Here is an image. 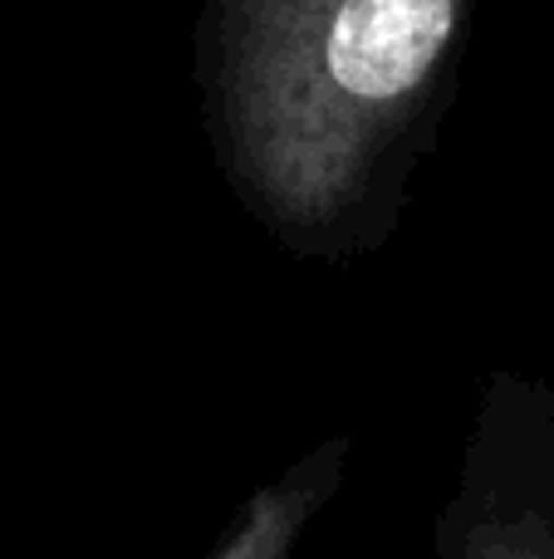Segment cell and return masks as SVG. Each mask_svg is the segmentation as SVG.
Returning <instances> with one entry per match:
<instances>
[{
	"mask_svg": "<svg viewBox=\"0 0 554 559\" xmlns=\"http://www.w3.org/2000/svg\"><path fill=\"white\" fill-rule=\"evenodd\" d=\"M344 456H349V442L334 437L320 452L300 456L285 476L265 481L261 491L236 511L231 531L221 535L212 559H294L300 535L310 531V521L324 511V501L339 491Z\"/></svg>",
	"mask_w": 554,
	"mask_h": 559,
	"instance_id": "cell-3",
	"label": "cell"
},
{
	"mask_svg": "<svg viewBox=\"0 0 554 559\" xmlns=\"http://www.w3.org/2000/svg\"><path fill=\"white\" fill-rule=\"evenodd\" d=\"M437 559H554V452L535 476H506L486 472L477 447V472L467 466L442 515Z\"/></svg>",
	"mask_w": 554,
	"mask_h": 559,
	"instance_id": "cell-2",
	"label": "cell"
},
{
	"mask_svg": "<svg viewBox=\"0 0 554 559\" xmlns=\"http://www.w3.org/2000/svg\"><path fill=\"white\" fill-rule=\"evenodd\" d=\"M471 0H221L212 118L245 202L294 241L339 231L422 118Z\"/></svg>",
	"mask_w": 554,
	"mask_h": 559,
	"instance_id": "cell-1",
	"label": "cell"
}]
</instances>
